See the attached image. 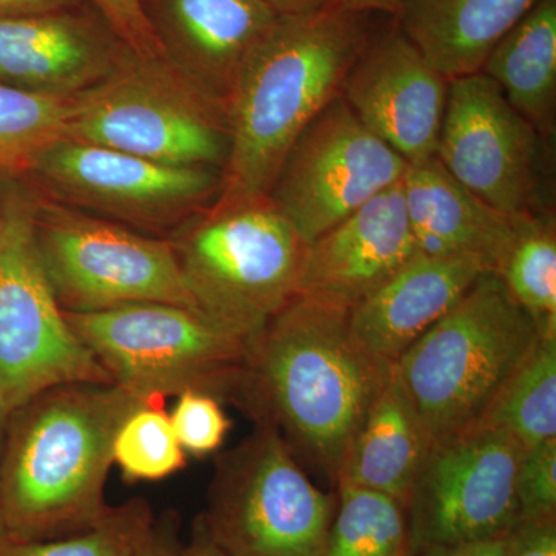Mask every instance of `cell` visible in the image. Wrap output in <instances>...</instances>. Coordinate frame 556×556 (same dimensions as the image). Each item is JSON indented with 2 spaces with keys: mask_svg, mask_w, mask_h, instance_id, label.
Masks as SVG:
<instances>
[{
  "mask_svg": "<svg viewBox=\"0 0 556 556\" xmlns=\"http://www.w3.org/2000/svg\"><path fill=\"white\" fill-rule=\"evenodd\" d=\"M393 365L362 345L350 309L298 295L249 343L236 405L254 424L276 428L299 460L338 485Z\"/></svg>",
  "mask_w": 556,
  "mask_h": 556,
  "instance_id": "cell-1",
  "label": "cell"
},
{
  "mask_svg": "<svg viewBox=\"0 0 556 556\" xmlns=\"http://www.w3.org/2000/svg\"><path fill=\"white\" fill-rule=\"evenodd\" d=\"M144 402L116 383L83 382L50 388L13 409L0 448L5 535L53 540L97 526L112 508L105 484L113 439Z\"/></svg>",
  "mask_w": 556,
  "mask_h": 556,
  "instance_id": "cell-2",
  "label": "cell"
},
{
  "mask_svg": "<svg viewBox=\"0 0 556 556\" xmlns=\"http://www.w3.org/2000/svg\"><path fill=\"white\" fill-rule=\"evenodd\" d=\"M368 16L329 3L316 13L278 16L255 43L226 105L230 144L218 199L268 195L295 139L342 97L371 35Z\"/></svg>",
  "mask_w": 556,
  "mask_h": 556,
  "instance_id": "cell-3",
  "label": "cell"
},
{
  "mask_svg": "<svg viewBox=\"0 0 556 556\" xmlns=\"http://www.w3.org/2000/svg\"><path fill=\"white\" fill-rule=\"evenodd\" d=\"M541 336L501 277L482 274L394 364L433 441L481 424Z\"/></svg>",
  "mask_w": 556,
  "mask_h": 556,
  "instance_id": "cell-4",
  "label": "cell"
},
{
  "mask_svg": "<svg viewBox=\"0 0 556 556\" xmlns=\"http://www.w3.org/2000/svg\"><path fill=\"white\" fill-rule=\"evenodd\" d=\"M170 243L199 309L249 343L299 295L308 243L269 195L217 197Z\"/></svg>",
  "mask_w": 556,
  "mask_h": 556,
  "instance_id": "cell-5",
  "label": "cell"
},
{
  "mask_svg": "<svg viewBox=\"0 0 556 556\" xmlns=\"http://www.w3.org/2000/svg\"><path fill=\"white\" fill-rule=\"evenodd\" d=\"M65 138L167 166L223 172L228 110L166 58L126 47L112 72L73 100Z\"/></svg>",
  "mask_w": 556,
  "mask_h": 556,
  "instance_id": "cell-6",
  "label": "cell"
},
{
  "mask_svg": "<svg viewBox=\"0 0 556 556\" xmlns=\"http://www.w3.org/2000/svg\"><path fill=\"white\" fill-rule=\"evenodd\" d=\"M113 383L146 402L188 390L236 404L247 375L249 342L199 309L131 303L65 313Z\"/></svg>",
  "mask_w": 556,
  "mask_h": 556,
  "instance_id": "cell-7",
  "label": "cell"
},
{
  "mask_svg": "<svg viewBox=\"0 0 556 556\" xmlns=\"http://www.w3.org/2000/svg\"><path fill=\"white\" fill-rule=\"evenodd\" d=\"M338 495L313 484L276 428L219 453L200 515L229 556H327Z\"/></svg>",
  "mask_w": 556,
  "mask_h": 556,
  "instance_id": "cell-8",
  "label": "cell"
},
{
  "mask_svg": "<svg viewBox=\"0 0 556 556\" xmlns=\"http://www.w3.org/2000/svg\"><path fill=\"white\" fill-rule=\"evenodd\" d=\"M0 233V415L67 383H113L64 316L36 243V200L13 193Z\"/></svg>",
  "mask_w": 556,
  "mask_h": 556,
  "instance_id": "cell-9",
  "label": "cell"
},
{
  "mask_svg": "<svg viewBox=\"0 0 556 556\" xmlns=\"http://www.w3.org/2000/svg\"><path fill=\"white\" fill-rule=\"evenodd\" d=\"M35 232L40 262L65 313L131 303L199 309L170 240L139 236L116 223L39 200Z\"/></svg>",
  "mask_w": 556,
  "mask_h": 556,
  "instance_id": "cell-10",
  "label": "cell"
},
{
  "mask_svg": "<svg viewBox=\"0 0 556 556\" xmlns=\"http://www.w3.org/2000/svg\"><path fill=\"white\" fill-rule=\"evenodd\" d=\"M522 452L517 439L486 422L434 442L407 504L415 556L503 536L518 517Z\"/></svg>",
  "mask_w": 556,
  "mask_h": 556,
  "instance_id": "cell-11",
  "label": "cell"
},
{
  "mask_svg": "<svg viewBox=\"0 0 556 556\" xmlns=\"http://www.w3.org/2000/svg\"><path fill=\"white\" fill-rule=\"evenodd\" d=\"M407 167L340 97L295 139L268 195L309 244L397 185Z\"/></svg>",
  "mask_w": 556,
  "mask_h": 556,
  "instance_id": "cell-12",
  "label": "cell"
},
{
  "mask_svg": "<svg viewBox=\"0 0 556 556\" xmlns=\"http://www.w3.org/2000/svg\"><path fill=\"white\" fill-rule=\"evenodd\" d=\"M546 142L484 73L450 80L437 159L489 206L508 215L544 212Z\"/></svg>",
  "mask_w": 556,
  "mask_h": 556,
  "instance_id": "cell-13",
  "label": "cell"
},
{
  "mask_svg": "<svg viewBox=\"0 0 556 556\" xmlns=\"http://www.w3.org/2000/svg\"><path fill=\"white\" fill-rule=\"evenodd\" d=\"M31 174L65 203L149 228L185 222L222 188L218 170L167 166L70 138L50 146Z\"/></svg>",
  "mask_w": 556,
  "mask_h": 556,
  "instance_id": "cell-14",
  "label": "cell"
},
{
  "mask_svg": "<svg viewBox=\"0 0 556 556\" xmlns=\"http://www.w3.org/2000/svg\"><path fill=\"white\" fill-rule=\"evenodd\" d=\"M450 80L397 27L371 33L343 83L342 100L408 164L434 159Z\"/></svg>",
  "mask_w": 556,
  "mask_h": 556,
  "instance_id": "cell-15",
  "label": "cell"
},
{
  "mask_svg": "<svg viewBox=\"0 0 556 556\" xmlns=\"http://www.w3.org/2000/svg\"><path fill=\"white\" fill-rule=\"evenodd\" d=\"M123 42L79 9L0 17V84L73 100L118 64Z\"/></svg>",
  "mask_w": 556,
  "mask_h": 556,
  "instance_id": "cell-16",
  "label": "cell"
},
{
  "mask_svg": "<svg viewBox=\"0 0 556 556\" xmlns=\"http://www.w3.org/2000/svg\"><path fill=\"white\" fill-rule=\"evenodd\" d=\"M416 254L401 179L308 244L299 295L351 311Z\"/></svg>",
  "mask_w": 556,
  "mask_h": 556,
  "instance_id": "cell-17",
  "label": "cell"
},
{
  "mask_svg": "<svg viewBox=\"0 0 556 556\" xmlns=\"http://www.w3.org/2000/svg\"><path fill=\"white\" fill-rule=\"evenodd\" d=\"M141 2L164 58L225 108L241 65L278 17L260 0Z\"/></svg>",
  "mask_w": 556,
  "mask_h": 556,
  "instance_id": "cell-18",
  "label": "cell"
},
{
  "mask_svg": "<svg viewBox=\"0 0 556 556\" xmlns=\"http://www.w3.org/2000/svg\"><path fill=\"white\" fill-rule=\"evenodd\" d=\"M486 273L478 260L417 252L387 283L350 311L354 334L390 364L441 320Z\"/></svg>",
  "mask_w": 556,
  "mask_h": 556,
  "instance_id": "cell-19",
  "label": "cell"
},
{
  "mask_svg": "<svg viewBox=\"0 0 556 556\" xmlns=\"http://www.w3.org/2000/svg\"><path fill=\"white\" fill-rule=\"evenodd\" d=\"M402 189L417 252L475 258L490 273L500 270L522 215L489 206L453 178L437 156L408 164Z\"/></svg>",
  "mask_w": 556,
  "mask_h": 556,
  "instance_id": "cell-20",
  "label": "cell"
},
{
  "mask_svg": "<svg viewBox=\"0 0 556 556\" xmlns=\"http://www.w3.org/2000/svg\"><path fill=\"white\" fill-rule=\"evenodd\" d=\"M433 438L393 365L356 438L351 442L340 482L393 497L407 508L409 495Z\"/></svg>",
  "mask_w": 556,
  "mask_h": 556,
  "instance_id": "cell-21",
  "label": "cell"
},
{
  "mask_svg": "<svg viewBox=\"0 0 556 556\" xmlns=\"http://www.w3.org/2000/svg\"><path fill=\"white\" fill-rule=\"evenodd\" d=\"M538 0H402L397 27L448 80L473 75Z\"/></svg>",
  "mask_w": 556,
  "mask_h": 556,
  "instance_id": "cell-22",
  "label": "cell"
},
{
  "mask_svg": "<svg viewBox=\"0 0 556 556\" xmlns=\"http://www.w3.org/2000/svg\"><path fill=\"white\" fill-rule=\"evenodd\" d=\"M479 72L546 141L555 135L556 0H538L496 43Z\"/></svg>",
  "mask_w": 556,
  "mask_h": 556,
  "instance_id": "cell-23",
  "label": "cell"
},
{
  "mask_svg": "<svg viewBox=\"0 0 556 556\" xmlns=\"http://www.w3.org/2000/svg\"><path fill=\"white\" fill-rule=\"evenodd\" d=\"M327 556H415L407 508L393 497L340 482Z\"/></svg>",
  "mask_w": 556,
  "mask_h": 556,
  "instance_id": "cell-24",
  "label": "cell"
},
{
  "mask_svg": "<svg viewBox=\"0 0 556 556\" xmlns=\"http://www.w3.org/2000/svg\"><path fill=\"white\" fill-rule=\"evenodd\" d=\"M482 422L503 428L525 450L556 438V334L541 336Z\"/></svg>",
  "mask_w": 556,
  "mask_h": 556,
  "instance_id": "cell-25",
  "label": "cell"
},
{
  "mask_svg": "<svg viewBox=\"0 0 556 556\" xmlns=\"http://www.w3.org/2000/svg\"><path fill=\"white\" fill-rule=\"evenodd\" d=\"M497 276L511 298L536 321L541 334H556V226L554 212L522 215L517 239Z\"/></svg>",
  "mask_w": 556,
  "mask_h": 556,
  "instance_id": "cell-26",
  "label": "cell"
},
{
  "mask_svg": "<svg viewBox=\"0 0 556 556\" xmlns=\"http://www.w3.org/2000/svg\"><path fill=\"white\" fill-rule=\"evenodd\" d=\"M73 100L0 84V175L31 172L50 146L67 137Z\"/></svg>",
  "mask_w": 556,
  "mask_h": 556,
  "instance_id": "cell-27",
  "label": "cell"
},
{
  "mask_svg": "<svg viewBox=\"0 0 556 556\" xmlns=\"http://www.w3.org/2000/svg\"><path fill=\"white\" fill-rule=\"evenodd\" d=\"M113 464L129 484L163 481L188 466L164 402H144L121 424L113 439Z\"/></svg>",
  "mask_w": 556,
  "mask_h": 556,
  "instance_id": "cell-28",
  "label": "cell"
},
{
  "mask_svg": "<svg viewBox=\"0 0 556 556\" xmlns=\"http://www.w3.org/2000/svg\"><path fill=\"white\" fill-rule=\"evenodd\" d=\"M155 522L152 507L142 497L112 507L84 532L53 540L27 541L0 536V556H131Z\"/></svg>",
  "mask_w": 556,
  "mask_h": 556,
  "instance_id": "cell-29",
  "label": "cell"
},
{
  "mask_svg": "<svg viewBox=\"0 0 556 556\" xmlns=\"http://www.w3.org/2000/svg\"><path fill=\"white\" fill-rule=\"evenodd\" d=\"M169 417L179 445L186 455L193 457L217 453L232 428L222 401L203 391L178 394Z\"/></svg>",
  "mask_w": 556,
  "mask_h": 556,
  "instance_id": "cell-30",
  "label": "cell"
},
{
  "mask_svg": "<svg viewBox=\"0 0 556 556\" xmlns=\"http://www.w3.org/2000/svg\"><path fill=\"white\" fill-rule=\"evenodd\" d=\"M517 500L518 515H556V438L522 452Z\"/></svg>",
  "mask_w": 556,
  "mask_h": 556,
  "instance_id": "cell-31",
  "label": "cell"
},
{
  "mask_svg": "<svg viewBox=\"0 0 556 556\" xmlns=\"http://www.w3.org/2000/svg\"><path fill=\"white\" fill-rule=\"evenodd\" d=\"M101 20L134 53L164 58L141 0H91Z\"/></svg>",
  "mask_w": 556,
  "mask_h": 556,
  "instance_id": "cell-32",
  "label": "cell"
},
{
  "mask_svg": "<svg viewBox=\"0 0 556 556\" xmlns=\"http://www.w3.org/2000/svg\"><path fill=\"white\" fill-rule=\"evenodd\" d=\"M503 548V556H556V515H518Z\"/></svg>",
  "mask_w": 556,
  "mask_h": 556,
  "instance_id": "cell-33",
  "label": "cell"
},
{
  "mask_svg": "<svg viewBox=\"0 0 556 556\" xmlns=\"http://www.w3.org/2000/svg\"><path fill=\"white\" fill-rule=\"evenodd\" d=\"M178 518L175 514L155 519L148 535L131 556H181Z\"/></svg>",
  "mask_w": 556,
  "mask_h": 556,
  "instance_id": "cell-34",
  "label": "cell"
},
{
  "mask_svg": "<svg viewBox=\"0 0 556 556\" xmlns=\"http://www.w3.org/2000/svg\"><path fill=\"white\" fill-rule=\"evenodd\" d=\"M80 0H0V17L28 16L79 9Z\"/></svg>",
  "mask_w": 556,
  "mask_h": 556,
  "instance_id": "cell-35",
  "label": "cell"
},
{
  "mask_svg": "<svg viewBox=\"0 0 556 556\" xmlns=\"http://www.w3.org/2000/svg\"><path fill=\"white\" fill-rule=\"evenodd\" d=\"M503 536H501L495 540L477 541V543L430 548L416 556H503Z\"/></svg>",
  "mask_w": 556,
  "mask_h": 556,
  "instance_id": "cell-36",
  "label": "cell"
},
{
  "mask_svg": "<svg viewBox=\"0 0 556 556\" xmlns=\"http://www.w3.org/2000/svg\"><path fill=\"white\" fill-rule=\"evenodd\" d=\"M181 556H229L208 536L203 519L197 517L188 543H182Z\"/></svg>",
  "mask_w": 556,
  "mask_h": 556,
  "instance_id": "cell-37",
  "label": "cell"
},
{
  "mask_svg": "<svg viewBox=\"0 0 556 556\" xmlns=\"http://www.w3.org/2000/svg\"><path fill=\"white\" fill-rule=\"evenodd\" d=\"M277 16H303L325 9L332 0H260Z\"/></svg>",
  "mask_w": 556,
  "mask_h": 556,
  "instance_id": "cell-38",
  "label": "cell"
},
{
  "mask_svg": "<svg viewBox=\"0 0 556 556\" xmlns=\"http://www.w3.org/2000/svg\"><path fill=\"white\" fill-rule=\"evenodd\" d=\"M402 0H332L342 9L358 11V13H372V11H386L396 13Z\"/></svg>",
  "mask_w": 556,
  "mask_h": 556,
  "instance_id": "cell-39",
  "label": "cell"
},
{
  "mask_svg": "<svg viewBox=\"0 0 556 556\" xmlns=\"http://www.w3.org/2000/svg\"><path fill=\"white\" fill-rule=\"evenodd\" d=\"M7 416L0 415V448H2L3 431H5ZM5 535V526H3L2 510H0V536Z\"/></svg>",
  "mask_w": 556,
  "mask_h": 556,
  "instance_id": "cell-40",
  "label": "cell"
},
{
  "mask_svg": "<svg viewBox=\"0 0 556 556\" xmlns=\"http://www.w3.org/2000/svg\"><path fill=\"white\" fill-rule=\"evenodd\" d=\"M2 211H0V233H2Z\"/></svg>",
  "mask_w": 556,
  "mask_h": 556,
  "instance_id": "cell-41",
  "label": "cell"
}]
</instances>
